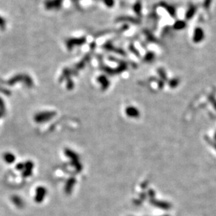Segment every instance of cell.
Instances as JSON below:
<instances>
[{"label":"cell","instance_id":"6da1fadb","mask_svg":"<svg viewBox=\"0 0 216 216\" xmlns=\"http://www.w3.org/2000/svg\"><path fill=\"white\" fill-rule=\"evenodd\" d=\"M204 39V32L201 27H196L194 30L193 35V41L195 43H199Z\"/></svg>","mask_w":216,"mask_h":216},{"label":"cell","instance_id":"5b68a950","mask_svg":"<svg viewBox=\"0 0 216 216\" xmlns=\"http://www.w3.org/2000/svg\"><path fill=\"white\" fill-rule=\"evenodd\" d=\"M5 20H4V18H2L0 17V27L2 28H4V26H5Z\"/></svg>","mask_w":216,"mask_h":216},{"label":"cell","instance_id":"7a4b0ae2","mask_svg":"<svg viewBox=\"0 0 216 216\" xmlns=\"http://www.w3.org/2000/svg\"><path fill=\"white\" fill-rule=\"evenodd\" d=\"M196 11V6H194V5L191 6L189 8H188L187 11L186 13V18H187L188 20H189L192 17H193L194 16Z\"/></svg>","mask_w":216,"mask_h":216},{"label":"cell","instance_id":"3957f363","mask_svg":"<svg viewBox=\"0 0 216 216\" xmlns=\"http://www.w3.org/2000/svg\"><path fill=\"white\" fill-rule=\"evenodd\" d=\"M185 23L183 22V21H177V23H175V28L177 30H180L183 29V27H185Z\"/></svg>","mask_w":216,"mask_h":216},{"label":"cell","instance_id":"277c9868","mask_svg":"<svg viewBox=\"0 0 216 216\" xmlns=\"http://www.w3.org/2000/svg\"><path fill=\"white\" fill-rule=\"evenodd\" d=\"M211 2H212V0H205L204 2V4H203L204 7L205 8H208L209 7H210Z\"/></svg>","mask_w":216,"mask_h":216}]
</instances>
